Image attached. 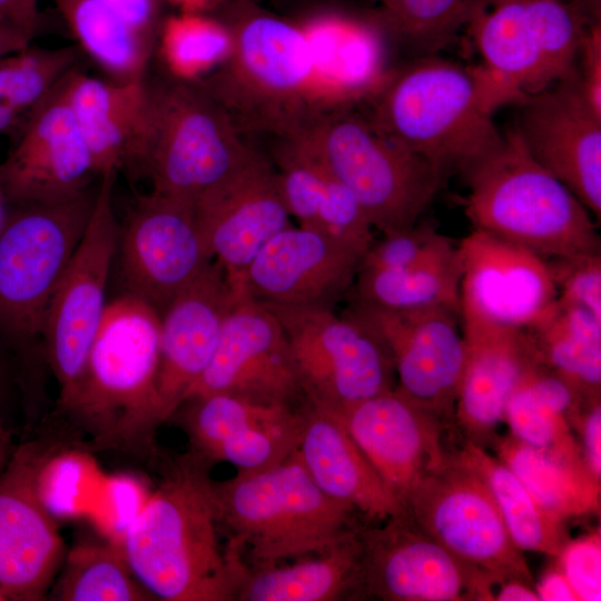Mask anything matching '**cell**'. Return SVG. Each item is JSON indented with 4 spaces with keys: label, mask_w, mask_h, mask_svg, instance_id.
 <instances>
[{
    "label": "cell",
    "mask_w": 601,
    "mask_h": 601,
    "mask_svg": "<svg viewBox=\"0 0 601 601\" xmlns=\"http://www.w3.org/2000/svg\"><path fill=\"white\" fill-rule=\"evenodd\" d=\"M462 328L528 332L556 307L548 258L473 229L457 245Z\"/></svg>",
    "instance_id": "e0dca14e"
},
{
    "label": "cell",
    "mask_w": 601,
    "mask_h": 601,
    "mask_svg": "<svg viewBox=\"0 0 601 601\" xmlns=\"http://www.w3.org/2000/svg\"><path fill=\"white\" fill-rule=\"evenodd\" d=\"M371 121L444 177L465 173L503 141L493 116L522 97L484 66L432 56L391 72L373 93Z\"/></svg>",
    "instance_id": "6da1fadb"
},
{
    "label": "cell",
    "mask_w": 601,
    "mask_h": 601,
    "mask_svg": "<svg viewBox=\"0 0 601 601\" xmlns=\"http://www.w3.org/2000/svg\"><path fill=\"white\" fill-rule=\"evenodd\" d=\"M161 53L173 77L198 80L227 56L230 38L219 19L181 12L161 21Z\"/></svg>",
    "instance_id": "b9f144b4"
},
{
    "label": "cell",
    "mask_w": 601,
    "mask_h": 601,
    "mask_svg": "<svg viewBox=\"0 0 601 601\" xmlns=\"http://www.w3.org/2000/svg\"><path fill=\"white\" fill-rule=\"evenodd\" d=\"M118 170L99 177L86 229L52 292L43 329L47 366L59 384L58 403L79 380L99 329L115 259L120 223L114 210Z\"/></svg>",
    "instance_id": "8fae6325"
},
{
    "label": "cell",
    "mask_w": 601,
    "mask_h": 601,
    "mask_svg": "<svg viewBox=\"0 0 601 601\" xmlns=\"http://www.w3.org/2000/svg\"><path fill=\"white\" fill-rule=\"evenodd\" d=\"M277 10L292 13L315 12L335 6L339 0H266Z\"/></svg>",
    "instance_id": "11a10c76"
},
{
    "label": "cell",
    "mask_w": 601,
    "mask_h": 601,
    "mask_svg": "<svg viewBox=\"0 0 601 601\" xmlns=\"http://www.w3.org/2000/svg\"><path fill=\"white\" fill-rule=\"evenodd\" d=\"M52 441L14 449L0 474V590L6 600L47 595L63 561V542L37 490V472Z\"/></svg>",
    "instance_id": "ffe728a7"
},
{
    "label": "cell",
    "mask_w": 601,
    "mask_h": 601,
    "mask_svg": "<svg viewBox=\"0 0 601 601\" xmlns=\"http://www.w3.org/2000/svg\"><path fill=\"white\" fill-rule=\"evenodd\" d=\"M294 140L357 199L383 235L416 224L445 177L345 106L323 110Z\"/></svg>",
    "instance_id": "9c48e42d"
},
{
    "label": "cell",
    "mask_w": 601,
    "mask_h": 601,
    "mask_svg": "<svg viewBox=\"0 0 601 601\" xmlns=\"http://www.w3.org/2000/svg\"><path fill=\"white\" fill-rule=\"evenodd\" d=\"M499 460L535 502L565 521L600 508V481L584 465L573 464L508 436L496 442Z\"/></svg>",
    "instance_id": "d590c367"
},
{
    "label": "cell",
    "mask_w": 601,
    "mask_h": 601,
    "mask_svg": "<svg viewBox=\"0 0 601 601\" xmlns=\"http://www.w3.org/2000/svg\"><path fill=\"white\" fill-rule=\"evenodd\" d=\"M194 208L205 249L220 265L235 294L260 249L290 226L277 170L269 157L250 145Z\"/></svg>",
    "instance_id": "ac0fdd59"
},
{
    "label": "cell",
    "mask_w": 601,
    "mask_h": 601,
    "mask_svg": "<svg viewBox=\"0 0 601 601\" xmlns=\"http://www.w3.org/2000/svg\"><path fill=\"white\" fill-rule=\"evenodd\" d=\"M587 26L561 0H482L467 29L484 67L525 98L577 76Z\"/></svg>",
    "instance_id": "7c38bea8"
},
{
    "label": "cell",
    "mask_w": 601,
    "mask_h": 601,
    "mask_svg": "<svg viewBox=\"0 0 601 601\" xmlns=\"http://www.w3.org/2000/svg\"><path fill=\"white\" fill-rule=\"evenodd\" d=\"M297 453L318 487L368 522L406 514L339 415L307 404Z\"/></svg>",
    "instance_id": "4316f807"
},
{
    "label": "cell",
    "mask_w": 601,
    "mask_h": 601,
    "mask_svg": "<svg viewBox=\"0 0 601 601\" xmlns=\"http://www.w3.org/2000/svg\"><path fill=\"white\" fill-rule=\"evenodd\" d=\"M345 314L386 347L401 394L443 424L454 416L466 359L456 311L395 312L349 300Z\"/></svg>",
    "instance_id": "9a60e30c"
},
{
    "label": "cell",
    "mask_w": 601,
    "mask_h": 601,
    "mask_svg": "<svg viewBox=\"0 0 601 601\" xmlns=\"http://www.w3.org/2000/svg\"><path fill=\"white\" fill-rule=\"evenodd\" d=\"M208 464L188 453L117 541L132 572L167 601H233L236 582L218 542Z\"/></svg>",
    "instance_id": "277c9868"
},
{
    "label": "cell",
    "mask_w": 601,
    "mask_h": 601,
    "mask_svg": "<svg viewBox=\"0 0 601 601\" xmlns=\"http://www.w3.org/2000/svg\"><path fill=\"white\" fill-rule=\"evenodd\" d=\"M585 401L568 382L536 364L511 395L504 420L519 441L585 466L569 426Z\"/></svg>",
    "instance_id": "1f68e13d"
},
{
    "label": "cell",
    "mask_w": 601,
    "mask_h": 601,
    "mask_svg": "<svg viewBox=\"0 0 601 601\" xmlns=\"http://www.w3.org/2000/svg\"><path fill=\"white\" fill-rule=\"evenodd\" d=\"M66 93L99 175L129 167L142 124L147 81L101 80L76 66L66 76Z\"/></svg>",
    "instance_id": "f546056e"
},
{
    "label": "cell",
    "mask_w": 601,
    "mask_h": 601,
    "mask_svg": "<svg viewBox=\"0 0 601 601\" xmlns=\"http://www.w3.org/2000/svg\"><path fill=\"white\" fill-rule=\"evenodd\" d=\"M499 591L494 593L496 601H539L533 585L518 580L499 583Z\"/></svg>",
    "instance_id": "f5cc1de1"
},
{
    "label": "cell",
    "mask_w": 601,
    "mask_h": 601,
    "mask_svg": "<svg viewBox=\"0 0 601 601\" xmlns=\"http://www.w3.org/2000/svg\"><path fill=\"white\" fill-rule=\"evenodd\" d=\"M362 526L319 552L292 563L253 569L240 558L236 569L235 600L335 601L354 599Z\"/></svg>",
    "instance_id": "4dcf8cb0"
},
{
    "label": "cell",
    "mask_w": 601,
    "mask_h": 601,
    "mask_svg": "<svg viewBox=\"0 0 601 601\" xmlns=\"http://www.w3.org/2000/svg\"><path fill=\"white\" fill-rule=\"evenodd\" d=\"M270 159L289 216L300 227L367 252L373 227L362 206L303 144L280 139Z\"/></svg>",
    "instance_id": "f1b7e54d"
},
{
    "label": "cell",
    "mask_w": 601,
    "mask_h": 601,
    "mask_svg": "<svg viewBox=\"0 0 601 601\" xmlns=\"http://www.w3.org/2000/svg\"><path fill=\"white\" fill-rule=\"evenodd\" d=\"M262 304L284 328L307 404L341 414L395 387L388 351L355 318L327 308Z\"/></svg>",
    "instance_id": "30bf717a"
},
{
    "label": "cell",
    "mask_w": 601,
    "mask_h": 601,
    "mask_svg": "<svg viewBox=\"0 0 601 601\" xmlns=\"http://www.w3.org/2000/svg\"><path fill=\"white\" fill-rule=\"evenodd\" d=\"M581 68L577 72L581 93L591 109L601 117V22L589 23L579 50Z\"/></svg>",
    "instance_id": "bcb514c9"
},
{
    "label": "cell",
    "mask_w": 601,
    "mask_h": 601,
    "mask_svg": "<svg viewBox=\"0 0 601 601\" xmlns=\"http://www.w3.org/2000/svg\"><path fill=\"white\" fill-rule=\"evenodd\" d=\"M514 125L531 157L559 179L599 221L601 117L574 78L526 96Z\"/></svg>",
    "instance_id": "7402d4cb"
},
{
    "label": "cell",
    "mask_w": 601,
    "mask_h": 601,
    "mask_svg": "<svg viewBox=\"0 0 601 601\" xmlns=\"http://www.w3.org/2000/svg\"><path fill=\"white\" fill-rule=\"evenodd\" d=\"M97 186L66 201L11 205L0 221V345L14 364L28 404L39 394L47 365L48 305L86 229Z\"/></svg>",
    "instance_id": "5b68a950"
},
{
    "label": "cell",
    "mask_w": 601,
    "mask_h": 601,
    "mask_svg": "<svg viewBox=\"0 0 601 601\" xmlns=\"http://www.w3.org/2000/svg\"><path fill=\"white\" fill-rule=\"evenodd\" d=\"M548 262L558 304L582 308L601 318V253Z\"/></svg>",
    "instance_id": "ee69618b"
},
{
    "label": "cell",
    "mask_w": 601,
    "mask_h": 601,
    "mask_svg": "<svg viewBox=\"0 0 601 601\" xmlns=\"http://www.w3.org/2000/svg\"><path fill=\"white\" fill-rule=\"evenodd\" d=\"M463 176L464 211L475 230L548 259L601 253L595 218L531 157L514 127Z\"/></svg>",
    "instance_id": "52a82bcc"
},
{
    "label": "cell",
    "mask_w": 601,
    "mask_h": 601,
    "mask_svg": "<svg viewBox=\"0 0 601 601\" xmlns=\"http://www.w3.org/2000/svg\"><path fill=\"white\" fill-rule=\"evenodd\" d=\"M13 451L11 432L0 414V474L7 466Z\"/></svg>",
    "instance_id": "680465c9"
},
{
    "label": "cell",
    "mask_w": 601,
    "mask_h": 601,
    "mask_svg": "<svg viewBox=\"0 0 601 601\" xmlns=\"http://www.w3.org/2000/svg\"><path fill=\"white\" fill-rule=\"evenodd\" d=\"M382 522L359 531L354 599L493 600L496 582L423 532L407 514Z\"/></svg>",
    "instance_id": "5bb4252c"
},
{
    "label": "cell",
    "mask_w": 601,
    "mask_h": 601,
    "mask_svg": "<svg viewBox=\"0 0 601 601\" xmlns=\"http://www.w3.org/2000/svg\"><path fill=\"white\" fill-rule=\"evenodd\" d=\"M558 566L580 601L601 600L600 532L571 540L561 551Z\"/></svg>",
    "instance_id": "f6af8a7d"
},
{
    "label": "cell",
    "mask_w": 601,
    "mask_h": 601,
    "mask_svg": "<svg viewBox=\"0 0 601 601\" xmlns=\"http://www.w3.org/2000/svg\"><path fill=\"white\" fill-rule=\"evenodd\" d=\"M337 415L404 510L414 489L449 456L441 443L443 423L395 387Z\"/></svg>",
    "instance_id": "484cf974"
},
{
    "label": "cell",
    "mask_w": 601,
    "mask_h": 601,
    "mask_svg": "<svg viewBox=\"0 0 601 601\" xmlns=\"http://www.w3.org/2000/svg\"><path fill=\"white\" fill-rule=\"evenodd\" d=\"M210 394L287 405L303 395L284 328L269 308L248 296H237L209 364L184 402Z\"/></svg>",
    "instance_id": "44dd1931"
},
{
    "label": "cell",
    "mask_w": 601,
    "mask_h": 601,
    "mask_svg": "<svg viewBox=\"0 0 601 601\" xmlns=\"http://www.w3.org/2000/svg\"><path fill=\"white\" fill-rule=\"evenodd\" d=\"M0 600H6V597L3 595V593L1 592V590H0Z\"/></svg>",
    "instance_id": "94428289"
},
{
    "label": "cell",
    "mask_w": 601,
    "mask_h": 601,
    "mask_svg": "<svg viewBox=\"0 0 601 601\" xmlns=\"http://www.w3.org/2000/svg\"><path fill=\"white\" fill-rule=\"evenodd\" d=\"M538 364L573 386L585 400L600 398L601 318L558 304L526 332Z\"/></svg>",
    "instance_id": "e575fe53"
},
{
    "label": "cell",
    "mask_w": 601,
    "mask_h": 601,
    "mask_svg": "<svg viewBox=\"0 0 601 601\" xmlns=\"http://www.w3.org/2000/svg\"><path fill=\"white\" fill-rule=\"evenodd\" d=\"M365 250L313 229L288 226L244 273L237 295L259 303L333 309L346 296Z\"/></svg>",
    "instance_id": "603a6c76"
},
{
    "label": "cell",
    "mask_w": 601,
    "mask_h": 601,
    "mask_svg": "<svg viewBox=\"0 0 601 601\" xmlns=\"http://www.w3.org/2000/svg\"><path fill=\"white\" fill-rule=\"evenodd\" d=\"M449 237L428 223L384 234L373 242L359 268L398 269L442 257L456 248Z\"/></svg>",
    "instance_id": "7bdbcfd3"
},
{
    "label": "cell",
    "mask_w": 601,
    "mask_h": 601,
    "mask_svg": "<svg viewBox=\"0 0 601 601\" xmlns=\"http://www.w3.org/2000/svg\"><path fill=\"white\" fill-rule=\"evenodd\" d=\"M225 108L199 80L147 83L139 137L129 167L150 179L152 191L195 206L246 154Z\"/></svg>",
    "instance_id": "ba28073f"
},
{
    "label": "cell",
    "mask_w": 601,
    "mask_h": 601,
    "mask_svg": "<svg viewBox=\"0 0 601 601\" xmlns=\"http://www.w3.org/2000/svg\"><path fill=\"white\" fill-rule=\"evenodd\" d=\"M208 487L226 546L253 569L319 552L361 528L354 509L318 487L297 450L267 469L209 479Z\"/></svg>",
    "instance_id": "8992f818"
},
{
    "label": "cell",
    "mask_w": 601,
    "mask_h": 601,
    "mask_svg": "<svg viewBox=\"0 0 601 601\" xmlns=\"http://www.w3.org/2000/svg\"><path fill=\"white\" fill-rule=\"evenodd\" d=\"M584 412L579 414L583 441L582 456L590 474L601 477V406L600 398L584 404Z\"/></svg>",
    "instance_id": "c3c4849f"
},
{
    "label": "cell",
    "mask_w": 601,
    "mask_h": 601,
    "mask_svg": "<svg viewBox=\"0 0 601 601\" xmlns=\"http://www.w3.org/2000/svg\"><path fill=\"white\" fill-rule=\"evenodd\" d=\"M219 20L230 48L198 79L240 134L298 137L323 111L305 31L254 0H226Z\"/></svg>",
    "instance_id": "7a4b0ae2"
},
{
    "label": "cell",
    "mask_w": 601,
    "mask_h": 601,
    "mask_svg": "<svg viewBox=\"0 0 601 601\" xmlns=\"http://www.w3.org/2000/svg\"><path fill=\"white\" fill-rule=\"evenodd\" d=\"M50 597L61 601H146L144 587L115 541H83L65 556Z\"/></svg>",
    "instance_id": "ab89813d"
},
{
    "label": "cell",
    "mask_w": 601,
    "mask_h": 601,
    "mask_svg": "<svg viewBox=\"0 0 601 601\" xmlns=\"http://www.w3.org/2000/svg\"><path fill=\"white\" fill-rule=\"evenodd\" d=\"M66 76L24 120L0 164V196L10 205L70 200L100 176L68 102Z\"/></svg>",
    "instance_id": "d6986e66"
},
{
    "label": "cell",
    "mask_w": 601,
    "mask_h": 601,
    "mask_svg": "<svg viewBox=\"0 0 601 601\" xmlns=\"http://www.w3.org/2000/svg\"><path fill=\"white\" fill-rule=\"evenodd\" d=\"M159 314L120 294L108 302L83 370L58 403L90 449L146 455L158 417Z\"/></svg>",
    "instance_id": "3957f363"
},
{
    "label": "cell",
    "mask_w": 601,
    "mask_h": 601,
    "mask_svg": "<svg viewBox=\"0 0 601 601\" xmlns=\"http://www.w3.org/2000/svg\"><path fill=\"white\" fill-rule=\"evenodd\" d=\"M462 333L466 359L454 417L472 440L504 421L511 395L538 362L526 332L475 327Z\"/></svg>",
    "instance_id": "83f0119b"
},
{
    "label": "cell",
    "mask_w": 601,
    "mask_h": 601,
    "mask_svg": "<svg viewBox=\"0 0 601 601\" xmlns=\"http://www.w3.org/2000/svg\"><path fill=\"white\" fill-rule=\"evenodd\" d=\"M53 1L82 52H87L111 80H145L154 40L101 0Z\"/></svg>",
    "instance_id": "8d00e7d4"
},
{
    "label": "cell",
    "mask_w": 601,
    "mask_h": 601,
    "mask_svg": "<svg viewBox=\"0 0 601 601\" xmlns=\"http://www.w3.org/2000/svg\"><path fill=\"white\" fill-rule=\"evenodd\" d=\"M405 512L423 532L496 584L518 580L533 585L523 551L511 539L489 485L460 453L449 454L421 481Z\"/></svg>",
    "instance_id": "4fadbf2b"
},
{
    "label": "cell",
    "mask_w": 601,
    "mask_h": 601,
    "mask_svg": "<svg viewBox=\"0 0 601 601\" xmlns=\"http://www.w3.org/2000/svg\"><path fill=\"white\" fill-rule=\"evenodd\" d=\"M177 411L190 443L189 453L208 465L229 463L237 472H254L284 461L297 450L304 425V412L290 405L228 394L191 397Z\"/></svg>",
    "instance_id": "cb8c5ba5"
},
{
    "label": "cell",
    "mask_w": 601,
    "mask_h": 601,
    "mask_svg": "<svg viewBox=\"0 0 601 601\" xmlns=\"http://www.w3.org/2000/svg\"><path fill=\"white\" fill-rule=\"evenodd\" d=\"M16 385L19 386L14 364L0 345V406L8 403Z\"/></svg>",
    "instance_id": "db71d44e"
},
{
    "label": "cell",
    "mask_w": 601,
    "mask_h": 601,
    "mask_svg": "<svg viewBox=\"0 0 601 601\" xmlns=\"http://www.w3.org/2000/svg\"><path fill=\"white\" fill-rule=\"evenodd\" d=\"M81 53L79 46H30L0 60V137L22 126Z\"/></svg>",
    "instance_id": "60d3db41"
},
{
    "label": "cell",
    "mask_w": 601,
    "mask_h": 601,
    "mask_svg": "<svg viewBox=\"0 0 601 601\" xmlns=\"http://www.w3.org/2000/svg\"><path fill=\"white\" fill-rule=\"evenodd\" d=\"M165 1V0H164ZM187 13H204L221 6L226 0H166Z\"/></svg>",
    "instance_id": "6f0895ef"
},
{
    "label": "cell",
    "mask_w": 601,
    "mask_h": 601,
    "mask_svg": "<svg viewBox=\"0 0 601 601\" xmlns=\"http://www.w3.org/2000/svg\"><path fill=\"white\" fill-rule=\"evenodd\" d=\"M237 296L220 265L211 259L160 315L157 371L160 424L174 416L206 370Z\"/></svg>",
    "instance_id": "d4e9b609"
},
{
    "label": "cell",
    "mask_w": 601,
    "mask_h": 601,
    "mask_svg": "<svg viewBox=\"0 0 601 601\" xmlns=\"http://www.w3.org/2000/svg\"><path fill=\"white\" fill-rule=\"evenodd\" d=\"M482 0H393L362 17L385 43L414 58L435 55L467 28Z\"/></svg>",
    "instance_id": "f35d334b"
},
{
    "label": "cell",
    "mask_w": 601,
    "mask_h": 601,
    "mask_svg": "<svg viewBox=\"0 0 601 601\" xmlns=\"http://www.w3.org/2000/svg\"><path fill=\"white\" fill-rule=\"evenodd\" d=\"M534 589L539 601H580L559 566L548 571Z\"/></svg>",
    "instance_id": "f907efd6"
},
{
    "label": "cell",
    "mask_w": 601,
    "mask_h": 601,
    "mask_svg": "<svg viewBox=\"0 0 601 601\" xmlns=\"http://www.w3.org/2000/svg\"><path fill=\"white\" fill-rule=\"evenodd\" d=\"M459 453L485 480L514 544L556 558L571 541L564 521L543 510L509 467L477 443L469 441Z\"/></svg>",
    "instance_id": "74e56055"
},
{
    "label": "cell",
    "mask_w": 601,
    "mask_h": 601,
    "mask_svg": "<svg viewBox=\"0 0 601 601\" xmlns=\"http://www.w3.org/2000/svg\"><path fill=\"white\" fill-rule=\"evenodd\" d=\"M376 1L380 3V6H386L390 2H392L393 0H376Z\"/></svg>",
    "instance_id": "91938a15"
},
{
    "label": "cell",
    "mask_w": 601,
    "mask_h": 601,
    "mask_svg": "<svg viewBox=\"0 0 601 601\" xmlns=\"http://www.w3.org/2000/svg\"><path fill=\"white\" fill-rule=\"evenodd\" d=\"M305 33L316 96L325 89L345 106L357 95H373L390 76L382 68L385 41L362 18L348 26L337 20L315 22Z\"/></svg>",
    "instance_id": "d6a6232c"
},
{
    "label": "cell",
    "mask_w": 601,
    "mask_h": 601,
    "mask_svg": "<svg viewBox=\"0 0 601 601\" xmlns=\"http://www.w3.org/2000/svg\"><path fill=\"white\" fill-rule=\"evenodd\" d=\"M40 0H0V22L26 29L35 35L40 29Z\"/></svg>",
    "instance_id": "681fc988"
},
{
    "label": "cell",
    "mask_w": 601,
    "mask_h": 601,
    "mask_svg": "<svg viewBox=\"0 0 601 601\" xmlns=\"http://www.w3.org/2000/svg\"><path fill=\"white\" fill-rule=\"evenodd\" d=\"M461 278L456 246L442 257L406 268H361L346 296L352 302L386 311L449 308L460 314Z\"/></svg>",
    "instance_id": "836d02e7"
},
{
    "label": "cell",
    "mask_w": 601,
    "mask_h": 601,
    "mask_svg": "<svg viewBox=\"0 0 601 601\" xmlns=\"http://www.w3.org/2000/svg\"><path fill=\"white\" fill-rule=\"evenodd\" d=\"M33 38V32L0 22V60L30 47Z\"/></svg>",
    "instance_id": "816d5d0a"
},
{
    "label": "cell",
    "mask_w": 601,
    "mask_h": 601,
    "mask_svg": "<svg viewBox=\"0 0 601 601\" xmlns=\"http://www.w3.org/2000/svg\"><path fill=\"white\" fill-rule=\"evenodd\" d=\"M130 26L149 39H156L161 20L164 0H101Z\"/></svg>",
    "instance_id": "7dc6e473"
},
{
    "label": "cell",
    "mask_w": 601,
    "mask_h": 601,
    "mask_svg": "<svg viewBox=\"0 0 601 601\" xmlns=\"http://www.w3.org/2000/svg\"><path fill=\"white\" fill-rule=\"evenodd\" d=\"M569 3L588 24L601 22V0H570Z\"/></svg>",
    "instance_id": "9f6ffc18"
},
{
    "label": "cell",
    "mask_w": 601,
    "mask_h": 601,
    "mask_svg": "<svg viewBox=\"0 0 601 601\" xmlns=\"http://www.w3.org/2000/svg\"><path fill=\"white\" fill-rule=\"evenodd\" d=\"M210 260L193 205L151 190L138 197L120 225L114 262L121 294L159 316Z\"/></svg>",
    "instance_id": "2e32d148"
}]
</instances>
